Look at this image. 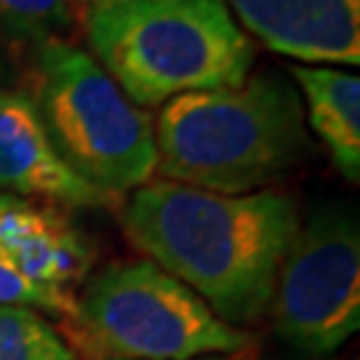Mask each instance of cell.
I'll return each instance as SVG.
<instances>
[{
	"label": "cell",
	"instance_id": "2",
	"mask_svg": "<svg viewBox=\"0 0 360 360\" xmlns=\"http://www.w3.org/2000/svg\"><path fill=\"white\" fill-rule=\"evenodd\" d=\"M307 150L299 91L259 72L238 86L168 99L155 126V174L219 195H248L285 176Z\"/></svg>",
	"mask_w": 360,
	"mask_h": 360
},
{
	"label": "cell",
	"instance_id": "1",
	"mask_svg": "<svg viewBox=\"0 0 360 360\" xmlns=\"http://www.w3.org/2000/svg\"><path fill=\"white\" fill-rule=\"evenodd\" d=\"M120 221L150 262L235 328L270 312L281 264L302 227L288 195H219L166 179L136 187Z\"/></svg>",
	"mask_w": 360,
	"mask_h": 360
},
{
	"label": "cell",
	"instance_id": "13",
	"mask_svg": "<svg viewBox=\"0 0 360 360\" xmlns=\"http://www.w3.org/2000/svg\"><path fill=\"white\" fill-rule=\"evenodd\" d=\"M70 22L67 0H0V27L16 38L49 40Z\"/></svg>",
	"mask_w": 360,
	"mask_h": 360
},
{
	"label": "cell",
	"instance_id": "9",
	"mask_svg": "<svg viewBox=\"0 0 360 360\" xmlns=\"http://www.w3.org/2000/svg\"><path fill=\"white\" fill-rule=\"evenodd\" d=\"M0 254L30 281L70 291L91 270L89 243L56 208L0 193Z\"/></svg>",
	"mask_w": 360,
	"mask_h": 360
},
{
	"label": "cell",
	"instance_id": "10",
	"mask_svg": "<svg viewBox=\"0 0 360 360\" xmlns=\"http://www.w3.org/2000/svg\"><path fill=\"white\" fill-rule=\"evenodd\" d=\"M307 99L309 126L347 181H360V80L334 67L291 65Z\"/></svg>",
	"mask_w": 360,
	"mask_h": 360
},
{
	"label": "cell",
	"instance_id": "6",
	"mask_svg": "<svg viewBox=\"0 0 360 360\" xmlns=\"http://www.w3.org/2000/svg\"><path fill=\"white\" fill-rule=\"evenodd\" d=\"M275 328L304 355H331L360 328V235L347 211L326 208L299 227L275 296Z\"/></svg>",
	"mask_w": 360,
	"mask_h": 360
},
{
	"label": "cell",
	"instance_id": "5",
	"mask_svg": "<svg viewBox=\"0 0 360 360\" xmlns=\"http://www.w3.org/2000/svg\"><path fill=\"white\" fill-rule=\"evenodd\" d=\"M35 102L53 153L107 195L134 193L155 176V123L91 56L59 38L40 43Z\"/></svg>",
	"mask_w": 360,
	"mask_h": 360
},
{
	"label": "cell",
	"instance_id": "8",
	"mask_svg": "<svg viewBox=\"0 0 360 360\" xmlns=\"http://www.w3.org/2000/svg\"><path fill=\"white\" fill-rule=\"evenodd\" d=\"M0 193L16 198H40L70 208H112L107 195L59 160L35 102L22 91L0 86Z\"/></svg>",
	"mask_w": 360,
	"mask_h": 360
},
{
	"label": "cell",
	"instance_id": "14",
	"mask_svg": "<svg viewBox=\"0 0 360 360\" xmlns=\"http://www.w3.org/2000/svg\"><path fill=\"white\" fill-rule=\"evenodd\" d=\"M115 360V358H107ZM198 360H257V349H245V352H235V355H206V358Z\"/></svg>",
	"mask_w": 360,
	"mask_h": 360
},
{
	"label": "cell",
	"instance_id": "7",
	"mask_svg": "<svg viewBox=\"0 0 360 360\" xmlns=\"http://www.w3.org/2000/svg\"><path fill=\"white\" fill-rule=\"evenodd\" d=\"M267 49L328 65H360V0H224Z\"/></svg>",
	"mask_w": 360,
	"mask_h": 360
},
{
	"label": "cell",
	"instance_id": "3",
	"mask_svg": "<svg viewBox=\"0 0 360 360\" xmlns=\"http://www.w3.org/2000/svg\"><path fill=\"white\" fill-rule=\"evenodd\" d=\"M94 59L136 107L238 86L257 49L224 0H91Z\"/></svg>",
	"mask_w": 360,
	"mask_h": 360
},
{
	"label": "cell",
	"instance_id": "12",
	"mask_svg": "<svg viewBox=\"0 0 360 360\" xmlns=\"http://www.w3.org/2000/svg\"><path fill=\"white\" fill-rule=\"evenodd\" d=\"M0 304L49 312V315H59L65 321L75 309V296L72 291H62V288L30 281L27 275H22L13 267L11 259L0 254Z\"/></svg>",
	"mask_w": 360,
	"mask_h": 360
},
{
	"label": "cell",
	"instance_id": "11",
	"mask_svg": "<svg viewBox=\"0 0 360 360\" xmlns=\"http://www.w3.org/2000/svg\"><path fill=\"white\" fill-rule=\"evenodd\" d=\"M0 360H77L43 312L0 304Z\"/></svg>",
	"mask_w": 360,
	"mask_h": 360
},
{
	"label": "cell",
	"instance_id": "4",
	"mask_svg": "<svg viewBox=\"0 0 360 360\" xmlns=\"http://www.w3.org/2000/svg\"><path fill=\"white\" fill-rule=\"evenodd\" d=\"M77 360H198L254 349L257 336L224 323L193 288L155 262L110 264L62 321Z\"/></svg>",
	"mask_w": 360,
	"mask_h": 360
}]
</instances>
